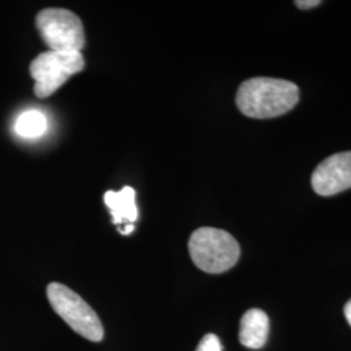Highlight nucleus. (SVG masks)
Segmentation results:
<instances>
[{
    "label": "nucleus",
    "instance_id": "f257e3e1",
    "mask_svg": "<svg viewBox=\"0 0 351 351\" xmlns=\"http://www.w3.org/2000/svg\"><path fill=\"white\" fill-rule=\"evenodd\" d=\"M300 101V88L287 80L255 77L241 84L236 95L239 111L251 119H274Z\"/></svg>",
    "mask_w": 351,
    "mask_h": 351
},
{
    "label": "nucleus",
    "instance_id": "f03ea898",
    "mask_svg": "<svg viewBox=\"0 0 351 351\" xmlns=\"http://www.w3.org/2000/svg\"><path fill=\"white\" fill-rule=\"evenodd\" d=\"M189 252L194 264L207 274H223L239 262V242L226 230L204 226L189 239Z\"/></svg>",
    "mask_w": 351,
    "mask_h": 351
},
{
    "label": "nucleus",
    "instance_id": "7ed1b4c3",
    "mask_svg": "<svg viewBox=\"0 0 351 351\" xmlns=\"http://www.w3.org/2000/svg\"><path fill=\"white\" fill-rule=\"evenodd\" d=\"M47 298L53 311L75 332L88 341L101 342L104 330L99 316L72 289L52 282L47 287Z\"/></svg>",
    "mask_w": 351,
    "mask_h": 351
},
{
    "label": "nucleus",
    "instance_id": "20e7f679",
    "mask_svg": "<svg viewBox=\"0 0 351 351\" xmlns=\"http://www.w3.org/2000/svg\"><path fill=\"white\" fill-rule=\"evenodd\" d=\"M36 25L51 51L81 52L86 38L81 19L65 8H46L38 13Z\"/></svg>",
    "mask_w": 351,
    "mask_h": 351
},
{
    "label": "nucleus",
    "instance_id": "39448f33",
    "mask_svg": "<svg viewBox=\"0 0 351 351\" xmlns=\"http://www.w3.org/2000/svg\"><path fill=\"white\" fill-rule=\"evenodd\" d=\"M85 68V59L81 52L47 51L30 64V75L36 81L34 94L43 99L63 86L71 75Z\"/></svg>",
    "mask_w": 351,
    "mask_h": 351
},
{
    "label": "nucleus",
    "instance_id": "423d86ee",
    "mask_svg": "<svg viewBox=\"0 0 351 351\" xmlns=\"http://www.w3.org/2000/svg\"><path fill=\"white\" fill-rule=\"evenodd\" d=\"M311 185L322 197L351 189V151L335 154L319 164L311 177Z\"/></svg>",
    "mask_w": 351,
    "mask_h": 351
},
{
    "label": "nucleus",
    "instance_id": "0eeeda50",
    "mask_svg": "<svg viewBox=\"0 0 351 351\" xmlns=\"http://www.w3.org/2000/svg\"><path fill=\"white\" fill-rule=\"evenodd\" d=\"M269 333V319L259 308H251L242 316L239 324V342L249 349L263 348Z\"/></svg>",
    "mask_w": 351,
    "mask_h": 351
},
{
    "label": "nucleus",
    "instance_id": "6e6552de",
    "mask_svg": "<svg viewBox=\"0 0 351 351\" xmlns=\"http://www.w3.org/2000/svg\"><path fill=\"white\" fill-rule=\"evenodd\" d=\"M104 203L112 215V223L116 226L133 224L138 219V208L136 204V191L130 186H124L120 191H107Z\"/></svg>",
    "mask_w": 351,
    "mask_h": 351
},
{
    "label": "nucleus",
    "instance_id": "1a4fd4ad",
    "mask_svg": "<svg viewBox=\"0 0 351 351\" xmlns=\"http://www.w3.org/2000/svg\"><path fill=\"white\" fill-rule=\"evenodd\" d=\"M14 130L24 138H38L47 130V119L37 110L21 113L14 124Z\"/></svg>",
    "mask_w": 351,
    "mask_h": 351
},
{
    "label": "nucleus",
    "instance_id": "9d476101",
    "mask_svg": "<svg viewBox=\"0 0 351 351\" xmlns=\"http://www.w3.org/2000/svg\"><path fill=\"white\" fill-rule=\"evenodd\" d=\"M221 343H220V339L216 336V335H206L203 339H201L198 348L195 351H221Z\"/></svg>",
    "mask_w": 351,
    "mask_h": 351
},
{
    "label": "nucleus",
    "instance_id": "9b49d317",
    "mask_svg": "<svg viewBox=\"0 0 351 351\" xmlns=\"http://www.w3.org/2000/svg\"><path fill=\"white\" fill-rule=\"evenodd\" d=\"M319 4H322L320 0H301V1H295V5L301 10H308V8H314L317 7Z\"/></svg>",
    "mask_w": 351,
    "mask_h": 351
},
{
    "label": "nucleus",
    "instance_id": "f8f14e48",
    "mask_svg": "<svg viewBox=\"0 0 351 351\" xmlns=\"http://www.w3.org/2000/svg\"><path fill=\"white\" fill-rule=\"evenodd\" d=\"M133 230H134V224H125L124 228H119V232H120L123 236H129Z\"/></svg>",
    "mask_w": 351,
    "mask_h": 351
},
{
    "label": "nucleus",
    "instance_id": "ddd939ff",
    "mask_svg": "<svg viewBox=\"0 0 351 351\" xmlns=\"http://www.w3.org/2000/svg\"><path fill=\"white\" fill-rule=\"evenodd\" d=\"M343 313H345V316H346V320H348V323L351 326V300L348 302L346 304H345V308H343Z\"/></svg>",
    "mask_w": 351,
    "mask_h": 351
}]
</instances>
